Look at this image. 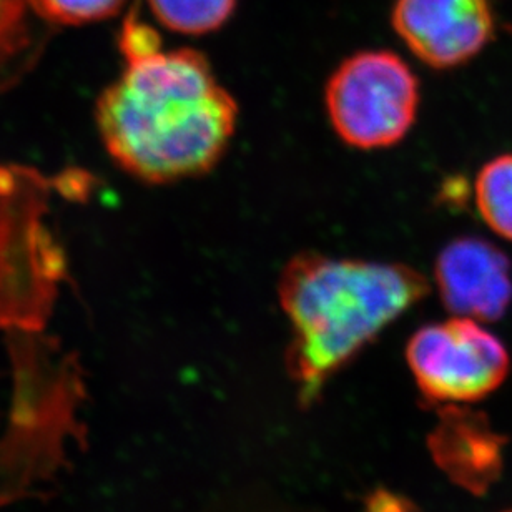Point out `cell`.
I'll return each instance as SVG.
<instances>
[{
	"mask_svg": "<svg viewBox=\"0 0 512 512\" xmlns=\"http://www.w3.org/2000/svg\"><path fill=\"white\" fill-rule=\"evenodd\" d=\"M100 137L115 163L138 180L202 177L227 153L238 124L235 97L193 49L127 57L97 105Z\"/></svg>",
	"mask_w": 512,
	"mask_h": 512,
	"instance_id": "cell-1",
	"label": "cell"
},
{
	"mask_svg": "<svg viewBox=\"0 0 512 512\" xmlns=\"http://www.w3.org/2000/svg\"><path fill=\"white\" fill-rule=\"evenodd\" d=\"M429 293L403 263L300 253L281 271L278 300L290 320L286 366L303 403Z\"/></svg>",
	"mask_w": 512,
	"mask_h": 512,
	"instance_id": "cell-2",
	"label": "cell"
},
{
	"mask_svg": "<svg viewBox=\"0 0 512 512\" xmlns=\"http://www.w3.org/2000/svg\"><path fill=\"white\" fill-rule=\"evenodd\" d=\"M419 100L418 77L389 50L351 55L325 87L331 127L346 145L360 150L401 142L416 122Z\"/></svg>",
	"mask_w": 512,
	"mask_h": 512,
	"instance_id": "cell-3",
	"label": "cell"
},
{
	"mask_svg": "<svg viewBox=\"0 0 512 512\" xmlns=\"http://www.w3.org/2000/svg\"><path fill=\"white\" fill-rule=\"evenodd\" d=\"M406 360L429 401H478L508 378L511 358L501 341L478 321L463 316L419 328Z\"/></svg>",
	"mask_w": 512,
	"mask_h": 512,
	"instance_id": "cell-4",
	"label": "cell"
},
{
	"mask_svg": "<svg viewBox=\"0 0 512 512\" xmlns=\"http://www.w3.org/2000/svg\"><path fill=\"white\" fill-rule=\"evenodd\" d=\"M391 22L408 49L438 70L466 64L494 35L489 0H396Z\"/></svg>",
	"mask_w": 512,
	"mask_h": 512,
	"instance_id": "cell-5",
	"label": "cell"
},
{
	"mask_svg": "<svg viewBox=\"0 0 512 512\" xmlns=\"http://www.w3.org/2000/svg\"><path fill=\"white\" fill-rule=\"evenodd\" d=\"M434 280L443 305L454 316L498 321L512 300L511 261L483 238L448 243L434 263Z\"/></svg>",
	"mask_w": 512,
	"mask_h": 512,
	"instance_id": "cell-6",
	"label": "cell"
},
{
	"mask_svg": "<svg viewBox=\"0 0 512 512\" xmlns=\"http://www.w3.org/2000/svg\"><path fill=\"white\" fill-rule=\"evenodd\" d=\"M503 439L484 416L468 409L448 408L429 438L436 463L459 486L484 493L503 468Z\"/></svg>",
	"mask_w": 512,
	"mask_h": 512,
	"instance_id": "cell-7",
	"label": "cell"
},
{
	"mask_svg": "<svg viewBox=\"0 0 512 512\" xmlns=\"http://www.w3.org/2000/svg\"><path fill=\"white\" fill-rule=\"evenodd\" d=\"M476 205L484 222L499 237L512 240V155L486 163L476 178Z\"/></svg>",
	"mask_w": 512,
	"mask_h": 512,
	"instance_id": "cell-8",
	"label": "cell"
},
{
	"mask_svg": "<svg viewBox=\"0 0 512 512\" xmlns=\"http://www.w3.org/2000/svg\"><path fill=\"white\" fill-rule=\"evenodd\" d=\"M155 19L183 35H205L227 24L237 0H147Z\"/></svg>",
	"mask_w": 512,
	"mask_h": 512,
	"instance_id": "cell-9",
	"label": "cell"
},
{
	"mask_svg": "<svg viewBox=\"0 0 512 512\" xmlns=\"http://www.w3.org/2000/svg\"><path fill=\"white\" fill-rule=\"evenodd\" d=\"M35 15L52 24L82 25L109 19L125 0H29Z\"/></svg>",
	"mask_w": 512,
	"mask_h": 512,
	"instance_id": "cell-10",
	"label": "cell"
},
{
	"mask_svg": "<svg viewBox=\"0 0 512 512\" xmlns=\"http://www.w3.org/2000/svg\"><path fill=\"white\" fill-rule=\"evenodd\" d=\"M29 10V0H0V54L19 49L24 42Z\"/></svg>",
	"mask_w": 512,
	"mask_h": 512,
	"instance_id": "cell-11",
	"label": "cell"
},
{
	"mask_svg": "<svg viewBox=\"0 0 512 512\" xmlns=\"http://www.w3.org/2000/svg\"><path fill=\"white\" fill-rule=\"evenodd\" d=\"M119 42L125 59L162 49V39L157 30L145 24L142 19H138L135 14L128 15L125 20Z\"/></svg>",
	"mask_w": 512,
	"mask_h": 512,
	"instance_id": "cell-12",
	"label": "cell"
},
{
	"mask_svg": "<svg viewBox=\"0 0 512 512\" xmlns=\"http://www.w3.org/2000/svg\"><path fill=\"white\" fill-rule=\"evenodd\" d=\"M504 512H512V509H511V511H504Z\"/></svg>",
	"mask_w": 512,
	"mask_h": 512,
	"instance_id": "cell-13",
	"label": "cell"
}]
</instances>
